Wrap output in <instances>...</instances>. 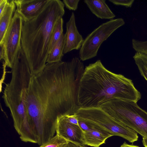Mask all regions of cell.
Segmentation results:
<instances>
[{
    "label": "cell",
    "instance_id": "obj_23",
    "mask_svg": "<svg viewBox=\"0 0 147 147\" xmlns=\"http://www.w3.org/2000/svg\"><path fill=\"white\" fill-rule=\"evenodd\" d=\"M66 120L68 122L74 124L78 125V120L77 117L74 114L65 115Z\"/></svg>",
    "mask_w": 147,
    "mask_h": 147
},
{
    "label": "cell",
    "instance_id": "obj_17",
    "mask_svg": "<svg viewBox=\"0 0 147 147\" xmlns=\"http://www.w3.org/2000/svg\"><path fill=\"white\" fill-rule=\"evenodd\" d=\"M63 19L61 18L58 20L55 25L51 37L49 46V53L63 34Z\"/></svg>",
    "mask_w": 147,
    "mask_h": 147
},
{
    "label": "cell",
    "instance_id": "obj_5",
    "mask_svg": "<svg viewBox=\"0 0 147 147\" xmlns=\"http://www.w3.org/2000/svg\"><path fill=\"white\" fill-rule=\"evenodd\" d=\"M99 107L116 121L147 138V112L136 102L114 98Z\"/></svg>",
    "mask_w": 147,
    "mask_h": 147
},
{
    "label": "cell",
    "instance_id": "obj_24",
    "mask_svg": "<svg viewBox=\"0 0 147 147\" xmlns=\"http://www.w3.org/2000/svg\"><path fill=\"white\" fill-rule=\"evenodd\" d=\"M8 2V0H0V16L4 11Z\"/></svg>",
    "mask_w": 147,
    "mask_h": 147
},
{
    "label": "cell",
    "instance_id": "obj_20",
    "mask_svg": "<svg viewBox=\"0 0 147 147\" xmlns=\"http://www.w3.org/2000/svg\"><path fill=\"white\" fill-rule=\"evenodd\" d=\"M109 1L115 5H121L127 7L132 6L134 0H109Z\"/></svg>",
    "mask_w": 147,
    "mask_h": 147
},
{
    "label": "cell",
    "instance_id": "obj_15",
    "mask_svg": "<svg viewBox=\"0 0 147 147\" xmlns=\"http://www.w3.org/2000/svg\"><path fill=\"white\" fill-rule=\"evenodd\" d=\"M65 41V35L63 33L49 53L46 63H52L61 61L63 56Z\"/></svg>",
    "mask_w": 147,
    "mask_h": 147
},
{
    "label": "cell",
    "instance_id": "obj_7",
    "mask_svg": "<svg viewBox=\"0 0 147 147\" xmlns=\"http://www.w3.org/2000/svg\"><path fill=\"white\" fill-rule=\"evenodd\" d=\"M125 24L123 19L117 18L104 23L95 29L84 39L79 52L80 59L84 61L96 57L103 42Z\"/></svg>",
    "mask_w": 147,
    "mask_h": 147
},
{
    "label": "cell",
    "instance_id": "obj_8",
    "mask_svg": "<svg viewBox=\"0 0 147 147\" xmlns=\"http://www.w3.org/2000/svg\"><path fill=\"white\" fill-rule=\"evenodd\" d=\"M23 22L22 17L15 11L3 40V61L7 66L11 69L21 48Z\"/></svg>",
    "mask_w": 147,
    "mask_h": 147
},
{
    "label": "cell",
    "instance_id": "obj_10",
    "mask_svg": "<svg viewBox=\"0 0 147 147\" xmlns=\"http://www.w3.org/2000/svg\"><path fill=\"white\" fill-rule=\"evenodd\" d=\"M49 0H14L16 11L22 18L24 22L29 21L37 16Z\"/></svg>",
    "mask_w": 147,
    "mask_h": 147
},
{
    "label": "cell",
    "instance_id": "obj_4",
    "mask_svg": "<svg viewBox=\"0 0 147 147\" xmlns=\"http://www.w3.org/2000/svg\"><path fill=\"white\" fill-rule=\"evenodd\" d=\"M11 73V80L5 84L2 98L10 111L14 128L21 140L35 143L29 123L25 103L26 91L32 74L22 48L13 63Z\"/></svg>",
    "mask_w": 147,
    "mask_h": 147
},
{
    "label": "cell",
    "instance_id": "obj_18",
    "mask_svg": "<svg viewBox=\"0 0 147 147\" xmlns=\"http://www.w3.org/2000/svg\"><path fill=\"white\" fill-rule=\"evenodd\" d=\"M68 141L56 135L39 147H65Z\"/></svg>",
    "mask_w": 147,
    "mask_h": 147
},
{
    "label": "cell",
    "instance_id": "obj_28",
    "mask_svg": "<svg viewBox=\"0 0 147 147\" xmlns=\"http://www.w3.org/2000/svg\"><path fill=\"white\" fill-rule=\"evenodd\" d=\"M120 147H140L139 146L133 144H129L124 142L120 146Z\"/></svg>",
    "mask_w": 147,
    "mask_h": 147
},
{
    "label": "cell",
    "instance_id": "obj_13",
    "mask_svg": "<svg viewBox=\"0 0 147 147\" xmlns=\"http://www.w3.org/2000/svg\"><path fill=\"white\" fill-rule=\"evenodd\" d=\"M84 2L92 13L98 18L110 20L115 16L105 0H85Z\"/></svg>",
    "mask_w": 147,
    "mask_h": 147
},
{
    "label": "cell",
    "instance_id": "obj_9",
    "mask_svg": "<svg viewBox=\"0 0 147 147\" xmlns=\"http://www.w3.org/2000/svg\"><path fill=\"white\" fill-rule=\"evenodd\" d=\"M64 115L58 118L57 134L68 141L84 145L83 142L84 132L78 125L67 121Z\"/></svg>",
    "mask_w": 147,
    "mask_h": 147
},
{
    "label": "cell",
    "instance_id": "obj_29",
    "mask_svg": "<svg viewBox=\"0 0 147 147\" xmlns=\"http://www.w3.org/2000/svg\"><path fill=\"white\" fill-rule=\"evenodd\" d=\"M142 142L143 145L145 147H147V138H143Z\"/></svg>",
    "mask_w": 147,
    "mask_h": 147
},
{
    "label": "cell",
    "instance_id": "obj_11",
    "mask_svg": "<svg viewBox=\"0 0 147 147\" xmlns=\"http://www.w3.org/2000/svg\"><path fill=\"white\" fill-rule=\"evenodd\" d=\"M66 28L63 54L74 50H78L80 49L84 40L77 29L74 12L72 13L69 20L66 23Z\"/></svg>",
    "mask_w": 147,
    "mask_h": 147
},
{
    "label": "cell",
    "instance_id": "obj_27",
    "mask_svg": "<svg viewBox=\"0 0 147 147\" xmlns=\"http://www.w3.org/2000/svg\"><path fill=\"white\" fill-rule=\"evenodd\" d=\"M0 59L3 60L4 56V51L3 44L0 45Z\"/></svg>",
    "mask_w": 147,
    "mask_h": 147
},
{
    "label": "cell",
    "instance_id": "obj_21",
    "mask_svg": "<svg viewBox=\"0 0 147 147\" xmlns=\"http://www.w3.org/2000/svg\"><path fill=\"white\" fill-rule=\"evenodd\" d=\"M79 0H63V2L66 7L69 10L75 11L78 8Z\"/></svg>",
    "mask_w": 147,
    "mask_h": 147
},
{
    "label": "cell",
    "instance_id": "obj_25",
    "mask_svg": "<svg viewBox=\"0 0 147 147\" xmlns=\"http://www.w3.org/2000/svg\"><path fill=\"white\" fill-rule=\"evenodd\" d=\"M3 76H2V78L1 79V87H2L1 85H2V83H3V82L4 81V80L5 75V74L6 73V67H7V66L5 65V62L4 61L3 62Z\"/></svg>",
    "mask_w": 147,
    "mask_h": 147
},
{
    "label": "cell",
    "instance_id": "obj_22",
    "mask_svg": "<svg viewBox=\"0 0 147 147\" xmlns=\"http://www.w3.org/2000/svg\"><path fill=\"white\" fill-rule=\"evenodd\" d=\"M78 118V125L84 132L91 130L94 129V127L92 125Z\"/></svg>",
    "mask_w": 147,
    "mask_h": 147
},
{
    "label": "cell",
    "instance_id": "obj_2",
    "mask_svg": "<svg viewBox=\"0 0 147 147\" xmlns=\"http://www.w3.org/2000/svg\"><path fill=\"white\" fill-rule=\"evenodd\" d=\"M141 97L131 80L110 71L98 60L84 69L79 83L77 102L80 107H97L114 98L137 103Z\"/></svg>",
    "mask_w": 147,
    "mask_h": 147
},
{
    "label": "cell",
    "instance_id": "obj_6",
    "mask_svg": "<svg viewBox=\"0 0 147 147\" xmlns=\"http://www.w3.org/2000/svg\"><path fill=\"white\" fill-rule=\"evenodd\" d=\"M78 118L93 126L121 137L133 143L138 140V133L117 121L99 107H80L74 113Z\"/></svg>",
    "mask_w": 147,
    "mask_h": 147
},
{
    "label": "cell",
    "instance_id": "obj_1",
    "mask_svg": "<svg viewBox=\"0 0 147 147\" xmlns=\"http://www.w3.org/2000/svg\"><path fill=\"white\" fill-rule=\"evenodd\" d=\"M84 69L78 58L69 62L47 63L32 74L25 103L29 123L37 143L41 145L54 136L59 117L71 115L80 108V82Z\"/></svg>",
    "mask_w": 147,
    "mask_h": 147
},
{
    "label": "cell",
    "instance_id": "obj_3",
    "mask_svg": "<svg viewBox=\"0 0 147 147\" xmlns=\"http://www.w3.org/2000/svg\"><path fill=\"white\" fill-rule=\"evenodd\" d=\"M64 6L61 0H49L37 16L23 22L21 48L32 74L41 71L47 63L52 34L57 22L64 14Z\"/></svg>",
    "mask_w": 147,
    "mask_h": 147
},
{
    "label": "cell",
    "instance_id": "obj_12",
    "mask_svg": "<svg viewBox=\"0 0 147 147\" xmlns=\"http://www.w3.org/2000/svg\"><path fill=\"white\" fill-rule=\"evenodd\" d=\"M93 127V129L84 132L83 139L84 145L99 147L105 143L107 139L113 136L108 131L98 127Z\"/></svg>",
    "mask_w": 147,
    "mask_h": 147
},
{
    "label": "cell",
    "instance_id": "obj_19",
    "mask_svg": "<svg viewBox=\"0 0 147 147\" xmlns=\"http://www.w3.org/2000/svg\"><path fill=\"white\" fill-rule=\"evenodd\" d=\"M132 47L136 52L147 55V40L141 41L134 39L132 40Z\"/></svg>",
    "mask_w": 147,
    "mask_h": 147
},
{
    "label": "cell",
    "instance_id": "obj_26",
    "mask_svg": "<svg viewBox=\"0 0 147 147\" xmlns=\"http://www.w3.org/2000/svg\"><path fill=\"white\" fill-rule=\"evenodd\" d=\"M65 147H86L84 145H80L79 144L69 141Z\"/></svg>",
    "mask_w": 147,
    "mask_h": 147
},
{
    "label": "cell",
    "instance_id": "obj_16",
    "mask_svg": "<svg viewBox=\"0 0 147 147\" xmlns=\"http://www.w3.org/2000/svg\"><path fill=\"white\" fill-rule=\"evenodd\" d=\"M133 58L141 75L147 81V55L136 52Z\"/></svg>",
    "mask_w": 147,
    "mask_h": 147
},
{
    "label": "cell",
    "instance_id": "obj_14",
    "mask_svg": "<svg viewBox=\"0 0 147 147\" xmlns=\"http://www.w3.org/2000/svg\"><path fill=\"white\" fill-rule=\"evenodd\" d=\"M16 8L14 0H8L6 8L0 16V45L3 43L5 34L11 22Z\"/></svg>",
    "mask_w": 147,
    "mask_h": 147
}]
</instances>
